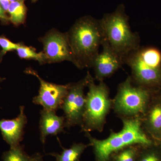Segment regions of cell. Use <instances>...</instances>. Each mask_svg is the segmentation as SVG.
<instances>
[{
    "instance_id": "cell-14",
    "label": "cell",
    "mask_w": 161,
    "mask_h": 161,
    "mask_svg": "<svg viewBox=\"0 0 161 161\" xmlns=\"http://www.w3.org/2000/svg\"><path fill=\"white\" fill-rule=\"evenodd\" d=\"M88 147H91L90 144L75 143L68 149L62 148L63 150L60 154L53 153L49 155L54 157L56 161H79L84 151Z\"/></svg>"
},
{
    "instance_id": "cell-6",
    "label": "cell",
    "mask_w": 161,
    "mask_h": 161,
    "mask_svg": "<svg viewBox=\"0 0 161 161\" xmlns=\"http://www.w3.org/2000/svg\"><path fill=\"white\" fill-rule=\"evenodd\" d=\"M87 82L86 75L78 82L70 83L69 89L60 107L64 113L65 128L69 129L82 125L86 101L84 89Z\"/></svg>"
},
{
    "instance_id": "cell-9",
    "label": "cell",
    "mask_w": 161,
    "mask_h": 161,
    "mask_svg": "<svg viewBox=\"0 0 161 161\" xmlns=\"http://www.w3.org/2000/svg\"><path fill=\"white\" fill-rule=\"evenodd\" d=\"M26 74L33 75L40 82L39 94L33 98L35 104L42 106L43 109L56 111L60 108L69 89L70 83L58 85L45 81L39 76L37 72L31 68L26 69Z\"/></svg>"
},
{
    "instance_id": "cell-24",
    "label": "cell",
    "mask_w": 161,
    "mask_h": 161,
    "mask_svg": "<svg viewBox=\"0 0 161 161\" xmlns=\"http://www.w3.org/2000/svg\"><path fill=\"white\" fill-rule=\"evenodd\" d=\"M4 80H5V78H3L0 77V82H2V81H3Z\"/></svg>"
},
{
    "instance_id": "cell-10",
    "label": "cell",
    "mask_w": 161,
    "mask_h": 161,
    "mask_svg": "<svg viewBox=\"0 0 161 161\" xmlns=\"http://www.w3.org/2000/svg\"><path fill=\"white\" fill-rule=\"evenodd\" d=\"M102 47V50L95 58L92 66L95 71V79L98 81L110 78L125 64L123 59L111 48L104 39Z\"/></svg>"
},
{
    "instance_id": "cell-8",
    "label": "cell",
    "mask_w": 161,
    "mask_h": 161,
    "mask_svg": "<svg viewBox=\"0 0 161 161\" xmlns=\"http://www.w3.org/2000/svg\"><path fill=\"white\" fill-rule=\"evenodd\" d=\"M43 44V53L46 64L69 61L75 64L67 33H63L53 29L40 39Z\"/></svg>"
},
{
    "instance_id": "cell-2",
    "label": "cell",
    "mask_w": 161,
    "mask_h": 161,
    "mask_svg": "<svg viewBox=\"0 0 161 161\" xmlns=\"http://www.w3.org/2000/svg\"><path fill=\"white\" fill-rule=\"evenodd\" d=\"M121 120V130L118 132L110 130L108 137L104 139L95 138L90 132L85 133L93 147L96 161H110L112 153L128 146L153 143L142 128L140 119H123Z\"/></svg>"
},
{
    "instance_id": "cell-26",
    "label": "cell",
    "mask_w": 161,
    "mask_h": 161,
    "mask_svg": "<svg viewBox=\"0 0 161 161\" xmlns=\"http://www.w3.org/2000/svg\"><path fill=\"white\" fill-rule=\"evenodd\" d=\"M10 1V3H12V2H14V1H17V0H9Z\"/></svg>"
},
{
    "instance_id": "cell-16",
    "label": "cell",
    "mask_w": 161,
    "mask_h": 161,
    "mask_svg": "<svg viewBox=\"0 0 161 161\" xmlns=\"http://www.w3.org/2000/svg\"><path fill=\"white\" fill-rule=\"evenodd\" d=\"M141 145L128 146L112 153L110 161H136Z\"/></svg>"
},
{
    "instance_id": "cell-18",
    "label": "cell",
    "mask_w": 161,
    "mask_h": 161,
    "mask_svg": "<svg viewBox=\"0 0 161 161\" xmlns=\"http://www.w3.org/2000/svg\"><path fill=\"white\" fill-rule=\"evenodd\" d=\"M31 156L24 151L21 145L10 147V150L3 153V161H30Z\"/></svg>"
},
{
    "instance_id": "cell-3",
    "label": "cell",
    "mask_w": 161,
    "mask_h": 161,
    "mask_svg": "<svg viewBox=\"0 0 161 161\" xmlns=\"http://www.w3.org/2000/svg\"><path fill=\"white\" fill-rule=\"evenodd\" d=\"M100 22L104 39L124 61L140 47L139 36L131 30L124 4L119 5L113 12L104 14Z\"/></svg>"
},
{
    "instance_id": "cell-15",
    "label": "cell",
    "mask_w": 161,
    "mask_h": 161,
    "mask_svg": "<svg viewBox=\"0 0 161 161\" xmlns=\"http://www.w3.org/2000/svg\"><path fill=\"white\" fill-rule=\"evenodd\" d=\"M25 0H17L12 2L9 5L8 12L10 22L14 26L23 24L26 20L27 8L25 4Z\"/></svg>"
},
{
    "instance_id": "cell-22",
    "label": "cell",
    "mask_w": 161,
    "mask_h": 161,
    "mask_svg": "<svg viewBox=\"0 0 161 161\" xmlns=\"http://www.w3.org/2000/svg\"><path fill=\"white\" fill-rule=\"evenodd\" d=\"M10 3H11L9 0H0V5L6 13L8 12Z\"/></svg>"
},
{
    "instance_id": "cell-1",
    "label": "cell",
    "mask_w": 161,
    "mask_h": 161,
    "mask_svg": "<svg viewBox=\"0 0 161 161\" xmlns=\"http://www.w3.org/2000/svg\"><path fill=\"white\" fill-rule=\"evenodd\" d=\"M67 33L75 66L81 69L92 68L104 40L100 20L91 16L80 18Z\"/></svg>"
},
{
    "instance_id": "cell-12",
    "label": "cell",
    "mask_w": 161,
    "mask_h": 161,
    "mask_svg": "<svg viewBox=\"0 0 161 161\" xmlns=\"http://www.w3.org/2000/svg\"><path fill=\"white\" fill-rule=\"evenodd\" d=\"M153 96L147 112L141 119L144 132L158 141H161V98Z\"/></svg>"
},
{
    "instance_id": "cell-21",
    "label": "cell",
    "mask_w": 161,
    "mask_h": 161,
    "mask_svg": "<svg viewBox=\"0 0 161 161\" xmlns=\"http://www.w3.org/2000/svg\"><path fill=\"white\" fill-rule=\"evenodd\" d=\"M0 21L2 24L7 25L10 23L9 16L6 14V12L0 5Z\"/></svg>"
},
{
    "instance_id": "cell-7",
    "label": "cell",
    "mask_w": 161,
    "mask_h": 161,
    "mask_svg": "<svg viewBox=\"0 0 161 161\" xmlns=\"http://www.w3.org/2000/svg\"><path fill=\"white\" fill-rule=\"evenodd\" d=\"M137 50L124 59V63L131 69L132 82L138 86L159 91L161 90V68H155L146 63L139 55Z\"/></svg>"
},
{
    "instance_id": "cell-11",
    "label": "cell",
    "mask_w": 161,
    "mask_h": 161,
    "mask_svg": "<svg viewBox=\"0 0 161 161\" xmlns=\"http://www.w3.org/2000/svg\"><path fill=\"white\" fill-rule=\"evenodd\" d=\"M20 113L16 118L12 119H0V130L3 139L10 147L20 145L23 139L24 130L27 119L25 113V107L19 108Z\"/></svg>"
},
{
    "instance_id": "cell-17",
    "label": "cell",
    "mask_w": 161,
    "mask_h": 161,
    "mask_svg": "<svg viewBox=\"0 0 161 161\" xmlns=\"http://www.w3.org/2000/svg\"><path fill=\"white\" fill-rule=\"evenodd\" d=\"M15 51L21 59L37 60L41 64H46V58L43 52L37 53L36 50L31 47L26 46L23 43H19V46Z\"/></svg>"
},
{
    "instance_id": "cell-5",
    "label": "cell",
    "mask_w": 161,
    "mask_h": 161,
    "mask_svg": "<svg viewBox=\"0 0 161 161\" xmlns=\"http://www.w3.org/2000/svg\"><path fill=\"white\" fill-rule=\"evenodd\" d=\"M158 91L135 85L129 76L119 85L112 99V109L121 119H141L147 112L153 94Z\"/></svg>"
},
{
    "instance_id": "cell-23",
    "label": "cell",
    "mask_w": 161,
    "mask_h": 161,
    "mask_svg": "<svg viewBox=\"0 0 161 161\" xmlns=\"http://www.w3.org/2000/svg\"><path fill=\"white\" fill-rule=\"evenodd\" d=\"M30 161H43V158L40 153H37L31 156Z\"/></svg>"
},
{
    "instance_id": "cell-25",
    "label": "cell",
    "mask_w": 161,
    "mask_h": 161,
    "mask_svg": "<svg viewBox=\"0 0 161 161\" xmlns=\"http://www.w3.org/2000/svg\"><path fill=\"white\" fill-rule=\"evenodd\" d=\"M38 0H31V2L32 3H36Z\"/></svg>"
},
{
    "instance_id": "cell-19",
    "label": "cell",
    "mask_w": 161,
    "mask_h": 161,
    "mask_svg": "<svg viewBox=\"0 0 161 161\" xmlns=\"http://www.w3.org/2000/svg\"><path fill=\"white\" fill-rule=\"evenodd\" d=\"M148 146L141 145L136 161H161L159 153L154 149H148Z\"/></svg>"
},
{
    "instance_id": "cell-20",
    "label": "cell",
    "mask_w": 161,
    "mask_h": 161,
    "mask_svg": "<svg viewBox=\"0 0 161 161\" xmlns=\"http://www.w3.org/2000/svg\"><path fill=\"white\" fill-rule=\"evenodd\" d=\"M19 46V43H13L4 36H0V46L2 48V51L0 52V63L6 53L16 50Z\"/></svg>"
},
{
    "instance_id": "cell-4",
    "label": "cell",
    "mask_w": 161,
    "mask_h": 161,
    "mask_svg": "<svg viewBox=\"0 0 161 161\" xmlns=\"http://www.w3.org/2000/svg\"><path fill=\"white\" fill-rule=\"evenodd\" d=\"M87 75L88 92L86 95L81 132H101L106 123L107 116L112 109V99L110 97L109 88L104 81L96 84L89 72Z\"/></svg>"
},
{
    "instance_id": "cell-13",
    "label": "cell",
    "mask_w": 161,
    "mask_h": 161,
    "mask_svg": "<svg viewBox=\"0 0 161 161\" xmlns=\"http://www.w3.org/2000/svg\"><path fill=\"white\" fill-rule=\"evenodd\" d=\"M40 139L44 144L48 136H56L64 132L65 119L64 116H59L56 111L43 109L40 112Z\"/></svg>"
}]
</instances>
